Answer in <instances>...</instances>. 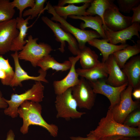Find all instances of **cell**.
Wrapping results in <instances>:
<instances>
[{
    "mask_svg": "<svg viewBox=\"0 0 140 140\" xmlns=\"http://www.w3.org/2000/svg\"><path fill=\"white\" fill-rule=\"evenodd\" d=\"M42 108L39 103L26 100L20 106L18 110V113L23 120V124L20 131L23 134H27L29 126L31 125H38L48 131L51 135L57 137L58 132L57 126L47 123L42 117L41 114Z\"/></svg>",
    "mask_w": 140,
    "mask_h": 140,
    "instance_id": "6da1fadb",
    "label": "cell"
},
{
    "mask_svg": "<svg viewBox=\"0 0 140 140\" xmlns=\"http://www.w3.org/2000/svg\"><path fill=\"white\" fill-rule=\"evenodd\" d=\"M98 139L108 136H140V128L127 127L116 122L108 110L106 116L102 118L94 130L88 134Z\"/></svg>",
    "mask_w": 140,
    "mask_h": 140,
    "instance_id": "7a4b0ae2",
    "label": "cell"
},
{
    "mask_svg": "<svg viewBox=\"0 0 140 140\" xmlns=\"http://www.w3.org/2000/svg\"><path fill=\"white\" fill-rule=\"evenodd\" d=\"M44 88L41 82L35 81L32 87L24 93L20 94L12 93L10 100L5 99L8 106L4 109V114L15 118L18 115V108L24 101L29 100L38 103L41 102L44 97Z\"/></svg>",
    "mask_w": 140,
    "mask_h": 140,
    "instance_id": "3957f363",
    "label": "cell"
},
{
    "mask_svg": "<svg viewBox=\"0 0 140 140\" xmlns=\"http://www.w3.org/2000/svg\"><path fill=\"white\" fill-rule=\"evenodd\" d=\"M47 12L52 15L51 19L59 22L61 27L65 31L72 34L76 39L79 49L83 48L88 41L101 37L95 31L82 30L75 27L68 23L63 18L58 15L55 11L53 6L48 2L45 8Z\"/></svg>",
    "mask_w": 140,
    "mask_h": 140,
    "instance_id": "277c9868",
    "label": "cell"
},
{
    "mask_svg": "<svg viewBox=\"0 0 140 140\" xmlns=\"http://www.w3.org/2000/svg\"><path fill=\"white\" fill-rule=\"evenodd\" d=\"M55 103L57 118H63L66 120L79 118L86 113L78 111L77 103L72 95L71 88L57 95Z\"/></svg>",
    "mask_w": 140,
    "mask_h": 140,
    "instance_id": "5b68a950",
    "label": "cell"
},
{
    "mask_svg": "<svg viewBox=\"0 0 140 140\" xmlns=\"http://www.w3.org/2000/svg\"><path fill=\"white\" fill-rule=\"evenodd\" d=\"M38 38H33L31 35L29 36L26 43L18 54L19 59L29 61L34 67L37 66L40 60L53 50L48 44L44 43L38 44Z\"/></svg>",
    "mask_w": 140,
    "mask_h": 140,
    "instance_id": "8992f818",
    "label": "cell"
},
{
    "mask_svg": "<svg viewBox=\"0 0 140 140\" xmlns=\"http://www.w3.org/2000/svg\"><path fill=\"white\" fill-rule=\"evenodd\" d=\"M133 88L128 85L122 92L120 101L112 108L108 109L114 119L117 122L123 124L127 116L135 110L140 108L139 100L134 101L132 98Z\"/></svg>",
    "mask_w": 140,
    "mask_h": 140,
    "instance_id": "52a82bcc",
    "label": "cell"
},
{
    "mask_svg": "<svg viewBox=\"0 0 140 140\" xmlns=\"http://www.w3.org/2000/svg\"><path fill=\"white\" fill-rule=\"evenodd\" d=\"M71 88L72 95L78 107L90 110L94 104L96 94L89 81L81 77L78 83Z\"/></svg>",
    "mask_w": 140,
    "mask_h": 140,
    "instance_id": "ba28073f",
    "label": "cell"
},
{
    "mask_svg": "<svg viewBox=\"0 0 140 140\" xmlns=\"http://www.w3.org/2000/svg\"><path fill=\"white\" fill-rule=\"evenodd\" d=\"M43 21L53 31L56 37V39L60 42L61 45L59 49L62 53L65 51L66 41L68 44V48L71 52L77 55L79 53V48L77 41L71 34L64 30L60 26L59 23L53 22L47 17L43 16L41 18Z\"/></svg>",
    "mask_w": 140,
    "mask_h": 140,
    "instance_id": "9c48e42d",
    "label": "cell"
},
{
    "mask_svg": "<svg viewBox=\"0 0 140 140\" xmlns=\"http://www.w3.org/2000/svg\"><path fill=\"white\" fill-rule=\"evenodd\" d=\"M103 20L106 29L114 31L125 29L132 24L131 17L122 14L114 3L105 11Z\"/></svg>",
    "mask_w": 140,
    "mask_h": 140,
    "instance_id": "30bf717a",
    "label": "cell"
},
{
    "mask_svg": "<svg viewBox=\"0 0 140 140\" xmlns=\"http://www.w3.org/2000/svg\"><path fill=\"white\" fill-rule=\"evenodd\" d=\"M89 82L95 94L103 95L109 99L110 105L108 109L118 103L122 93L128 85V83H126L119 87H114L106 83L105 79Z\"/></svg>",
    "mask_w": 140,
    "mask_h": 140,
    "instance_id": "8fae6325",
    "label": "cell"
},
{
    "mask_svg": "<svg viewBox=\"0 0 140 140\" xmlns=\"http://www.w3.org/2000/svg\"><path fill=\"white\" fill-rule=\"evenodd\" d=\"M19 33L16 19L0 22V55L4 54L10 51L12 41Z\"/></svg>",
    "mask_w": 140,
    "mask_h": 140,
    "instance_id": "7c38bea8",
    "label": "cell"
},
{
    "mask_svg": "<svg viewBox=\"0 0 140 140\" xmlns=\"http://www.w3.org/2000/svg\"><path fill=\"white\" fill-rule=\"evenodd\" d=\"M18 51L15 52L11 54L14 62L15 70L13 78L10 86L11 87L19 86L22 87V82L24 81L33 80L36 81L43 82L48 83V81L46 79L47 71H44L40 68L38 71L39 75L37 76L29 75L21 67L19 62Z\"/></svg>",
    "mask_w": 140,
    "mask_h": 140,
    "instance_id": "4fadbf2b",
    "label": "cell"
},
{
    "mask_svg": "<svg viewBox=\"0 0 140 140\" xmlns=\"http://www.w3.org/2000/svg\"><path fill=\"white\" fill-rule=\"evenodd\" d=\"M79 58V55L75 57H69V60L71 62V66L68 73L62 79L53 82V86L55 93L56 95L62 93L78 83L79 81V76L76 72L75 65Z\"/></svg>",
    "mask_w": 140,
    "mask_h": 140,
    "instance_id": "5bb4252c",
    "label": "cell"
},
{
    "mask_svg": "<svg viewBox=\"0 0 140 140\" xmlns=\"http://www.w3.org/2000/svg\"><path fill=\"white\" fill-rule=\"evenodd\" d=\"M104 31L109 43L115 45L119 43L126 44L127 41L130 40L135 36L140 38L139 33L140 25L138 22L134 23L129 27L121 30L114 31L106 29Z\"/></svg>",
    "mask_w": 140,
    "mask_h": 140,
    "instance_id": "9a60e30c",
    "label": "cell"
},
{
    "mask_svg": "<svg viewBox=\"0 0 140 140\" xmlns=\"http://www.w3.org/2000/svg\"><path fill=\"white\" fill-rule=\"evenodd\" d=\"M105 63L108 74L106 80V83L115 87L128 83L126 76L117 64L113 54L109 56Z\"/></svg>",
    "mask_w": 140,
    "mask_h": 140,
    "instance_id": "2e32d148",
    "label": "cell"
},
{
    "mask_svg": "<svg viewBox=\"0 0 140 140\" xmlns=\"http://www.w3.org/2000/svg\"><path fill=\"white\" fill-rule=\"evenodd\" d=\"M122 70L126 76L128 85L133 89L140 87V55L130 58Z\"/></svg>",
    "mask_w": 140,
    "mask_h": 140,
    "instance_id": "e0dca14e",
    "label": "cell"
},
{
    "mask_svg": "<svg viewBox=\"0 0 140 140\" xmlns=\"http://www.w3.org/2000/svg\"><path fill=\"white\" fill-rule=\"evenodd\" d=\"M108 42L107 39H100L94 38L87 42L89 45L96 48L101 52L102 55V62H106L110 55L117 51L124 49L129 45L127 43L115 45Z\"/></svg>",
    "mask_w": 140,
    "mask_h": 140,
    "instance_id": "ac0fdd59",
    "label": "cell"
},
{
    "mask_svg": "<svg viewBox=\"0 0 140 140\" xmlns=\"http://www.w3.org/2000/svg\"><path fill=\"white\" fill-rule=\"evenodd\" d=\"M16 19L17 28L19 33L12 41L10 49V51L14 52L21 51L27 42V40L25 39L28 34L27 32L29 27L27 25L29 24V20L31 19V16H29L25 19L23 17H18Z\"/></svg>",
    "mask_w": 140,
    "mask_h": 140,
    "instance_id": "d6986e66",
    "label": "cell"
},
{
    "mask_svg": "<svg viewBox=\"0 0 140 140\" xmlns=\"http://www.w3.org/2000/svg\"><path fill=\"white\" fill-rule=\"evenodd\" d=\"M76 71L79 76L85 78L89 81H95L107 79L108 75L105 64L102 62L89 68H78L76 69Z\"/></svg>",
    "mask_w": 140,
    "mask_h": 140,
    "instance_id": "ffe728a7",
    "label": "cell"
},
{
    "mask_svg": "<svg viewBox=\"0 0 140 140\" xmlns=\"http://www.w3.org/2000/svg\"><path fill=\"white\" fill-rule=\"evenodd\" d=\"M68 17L72 19L83 21L84 23L82 22L80 24L81 29L85 30L87 27L90 28L97 32L102 39H107L103 27V21L99 16L97 15L95 16L71 15L69 16Z\"/></svg>",
    "mask_w": 140,
    "mask_h": 140,
    "instance_id": "44dd1931",
    "label": "cell"
},
{
    "mask_svg": "<svg viewBox=\"0 0 140 140\" xmlns=\"http://www.w3.org/2000/svg\"><path fill=\"white\" fill-rule=\"evenodd\" d=\"M90 3H84L80 6H75L73 4L66 6H53L55 12L59 16L66 19L68 16L71 15L86 16L89 15L86 11Z\"/></svg>",
    "mask_w": 140,
    "mask_h": 140,
    "instance_id": "7402d4cb",
    "label": "cell"
},
{
    "mask_svg": "<svg viewBox=\"0 0 140 140\" xmlns=\"http://www.w3.org/2000/svg\"><path fill=\"white\" fill-rule=\"evenodd\" d=\"M140 52V40L133 45H129L124 49L117 51L113 54L117 64L122 69L130 58Z\"/></svg>",
    "mask_w": 140,
    "mask_h": 140,
    "instance_id": "603a6c76",
    "label": "cell"
},
{
    "mask_svg": "<svg viewBox=\"0 0 140 140\" xmlns=\"http://www.w3.org/2000/svg\"><path fill=\"white\" fill-rule=\"evenodd\" d=\"M37 66L39 67L44 71L51 69L57 71L63 72L69 69L71 63L69 60L65 61L62 63L59 62L49 54L40 60L37 63Z\"/></svg>",
    "mask_w": 140,
    "mask_h": 140,
    "instance_id": "cb8c5ba5",
    "label": "cell"
},
{
    "mask_svg": "<svg viewBox=\"0 0 140 140\" xmlns=\"http://www.w3.org/2000/svg\"><path fill=\"white\" fill-rule=\"evenodd\" d=\"M78 55L79 56L80 64L83 69L91 68L101 62L99 60L98 56L96 52L86 46L79 49Z\"/></svg>",
    "mask_w": 140,
    "mask_h": 140,
    "instance_id": "d4e9b609",
    "label": "cell"
},
{
    "mask_svg": "<svg viewBox=\"0 0 140 140\" xmlns=\"http://www.w3.org/2000/svg\"><path fill=\"white\" fill-rule=\"evenodd\" d=\"M114 1L112 0H94L90 3L86 12L89 15H97L102 19L103 23L104 30L106 29L103 20V15L105 11L111 5Z\"/></svg>",
    "mask_w": 140,
    "mask_h": 140,
    "instance_id": "484cf974",
    "label": "cell"
},
{
    "mask_svg": "<svg viewBox=\"0 0 140 140\" xmlns=\"http://www.w3.org/2000/svg\"><path fill=\"white\" fill-rule=\"evenodd\" d=\"M14 71L8 59L0 55V79L4 85L10 86L13 77Z\"/></svg>",
    "mask_w": 140,
    "mask_h": 140,
    "instance_id": "4316f807",
    "label": "cell"
},
{
    "mask_svg": "<svg viewBox=\"0 0 140 140\" xmlns=\"http://www.w3.org/2000/svg\"><path fill=\"white\" fill-rule=\"evenodd\" d=\"M15 10L9 0H0V22L12 19Z\"/></svg>",
    "mask_w": 140,
    "mask_h": 140,
    "instance_id": "83f0119b",
    "label": "cell"
},
{
    "mask_svg": "<svg viewBox=\"0 0 140 140\" xmlns=\"http://www.w3.org/2000/svg\"><path fill=\"white\" fill-rule=\"evenodd\" d=\"M123 124L130 127L140 128V108L130 113L125 118Z\"/></svg>",
    "mask_w": 140,
    "mask_h": 140,
    "instance_id": "f1b7e54d",
    "label": "cell"
},
{
    "mask_svg": "<svg viewBox=\"0 0 140 140\" xmlns=\"http://www.w3.org/2000/svg\"><path fill=\"white\" fill-rule=\"evenodd\" d=\"M46 0H35V3L31 8L25 11L23 13L22 16H31V19H33L42 12L44 9V6Z\"/></svg>",
    "mask_w": 140,
    "mask_h": 140,
    "instance_id": "f546056e",
    "label": "cell"
},
{
    "mask_svg": "<svg viewBox=\"0 0 140 140\" xmlns=\"http://www.w3.org/2000/svg\"><path fill=\"white\" fill-rule=\"evenodd\" d=\"M120 11L129 13L132 9L140 4V0H117Z\"/></svg>",
    "mask_w": 140,
    "mask_h": 140,
    "instance_id": "4dcf8cb0",
    "label": "cell"
},
{
    "mask_svg": "<svg viewBox=\"0 0 140 140\" xmlns=\"http://www.w3.org/2000/svg\"><path fill=\"white\" fill-rule=\"evenodd\" d=\"M35 2V0H14L11 3L14 8L16 7L19 10V17L21 18L24 10L28 7L32 8Z\"/></svg>",
    "mask_w": 140,
    "mask_h": 140,
    "instance_id": "1f68e13d",
    "label": "cell"
},
{
    "mask_svg": "<svg viewBox=\"0 0 140 140\" xmlns=\"http://www.w3.org/2000/svg\"><path fill=\"white\" fill-rule=\"evenodd\" d=\"M92 0H61L59 1L57 5L64 6L67 4H73L82 3H91Z\"/></svg>",
    "mask_w": 140,
    "mask_h": 140,
    "instance_id": "d6a6232c",
    "label": "cell"
},
{
    "mask_svg": "<svg viewBox=\"0 0 140 140\" xmlns=\"http://www.w3.org/2000/svg\"><path fill=\"white\" fill-rule=\"evenodd\" d=\"M132 11L133 13L132 18V24L138 22L140 23V4L133 8Z\"/></svg>",
    "mask_w": 140,
    "mask_h": 140,
    "instance_id": "836d02e7",
    "label": "cell"
},
{
    "mask_svg": "<svg viewBox=\"0 0 140 140\" xmlns=\"http://www.w3.org/2000/svg\"><path fill=\"white\" fill-rule=\"evenodd\" d=\"M70 138L71 140H100V139L88 134L87 135V137H86L79 136H71Z\"/></svg>",
    "mask_w": 140,
    "mask_h": 140,
    "instance_id": "e575fe53",
    "label": "cell"
},
{
    "mask_svg": "<svg viewBox=\"0 0 140 140\" xmlns=\"http://www.w3.org/2000/svg\"><path fill=\"white\" fill-rule=\"evenodd\" d=\"M2 93L0 90V109H5L8 106L7 103L5 100Z\"/></svg>",
    "mask_w": 140,
    "mask_h": 140,
    "instance_id": "d590c367",
    "label": "cell"
},
{
    "mask_svg": "<svg viewBox=\"0 0 140 140\" xmlns=\"http://www.w3.org/2000/svg\"><path fill=\"white\" fill-rule=\"evenodd\" d=\"M132 96L137 100L140 99V87L133 89L132 93Z\"/></svg>",
    "mask_w": 140,
    "mask_h": 140,
    "instance_id": "8d00e7d4",
    "label": "cell"
},
{
    "mask_svg": "<svg viewBox=\"0 0 140 140\" xmlns=\"http://www.w3.org/2000/svg\"><path fill=\"white\" fill-rule=\"evenodd\" d=\"M124 137L121 136H114L105 137L100 139V140H118Z\"/></svg>",
    "mask_w": 140,
    "mask_h": 140,
    "instance_id": "74e56055",
    "label": "cell"
},
{
    "mask_svg": "<svg viewBox=\"0 0 140 140\" xmlns=\"http://www.w3.org/2000/svg\"><path fill=\"white\" fill-rule=\"evenodd\" d=\"M15 135L13 131L10 129L7 132L5 140H15Z\"/></svg>",
    "mask_w": 140,
    "mask_h": 140,
    "instance_id": "f35d334b",
    "label": "cell"
},
{
    "mask_svg": "<svg viewBox=\"0 0 140 140\" xmlns=\"http://www.w3.org/2000/svg\"><path fill=\"white\" fill-rule=\"evenodd\" d=\"M118 140H140V137H124Z\"/></svg>",
    "mask_w": 140,
    "mask_h": 140,
    "instance_id": "ab89813d",
    "label": "cell"
}]
</instances>
